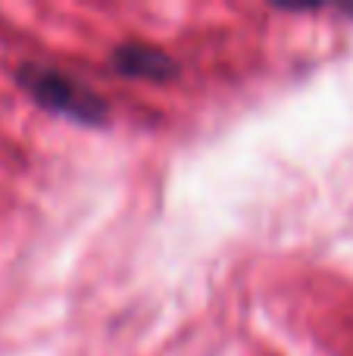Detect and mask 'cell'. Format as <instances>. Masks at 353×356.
Instances as JSON below:
<instances>
[{
    "instance_id": "cell-2",
    "label": "cell",
    "mask_w": 353,
    "mask_h": 356,
    "mask_svg": "<svg viewBox=\"0 0 353 356\" xmlns=\"http://www.w3.org/2000/svg\"><path fill=\"white\" fill-rule=\"evenodd\" d=\"M113 69L125 79H154V81H166L175 75V63L169 60L163 50L156 47H144V44H125L113 54Z\"/></svg>"
},
{
    "instance_id": "cell-1",
    "label": "cell",
    "mask_w": 353,
    "mask_h": 356,
    "mask_svg": "<svg viewBox=\"0 0 353 356\" xmlns=\"http://www.w3.org/2000/svg\"><path fill=\"white\" fill-rule=\"evenodd\" d=\"M19 81H22V88L38 100V104L54 110V113H63V116L79 119V122H88V125H97L106 119V106L100 104L88 88H81L79 81L66 79L63 72L22 66L19 69Z\"/></svg>"
}]
</instances>
